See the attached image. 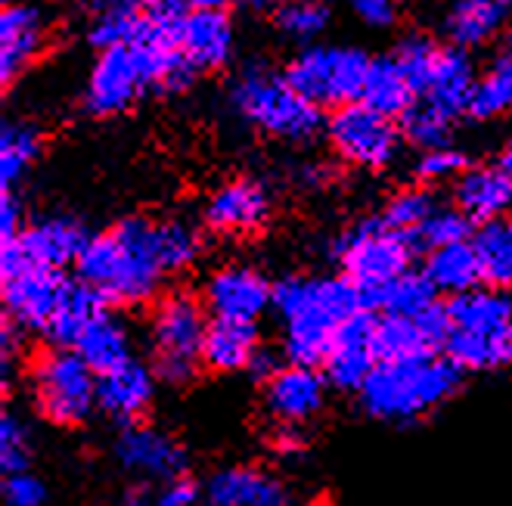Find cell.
Returning a JSON list of instances; mask_svg holds the SVG:
<instances>
[{
	"mask_svg": "<svg viewBox=\"0 0 512 506\" xmlns=\"http://www.w3.org/2000/svg\"><path fill=\"white\" fill-rule=\"evenodd\" d=\"M274 308L283 320V351L292 364H323L339 326L370 308L348 277L283 280L274 286Z\"/></svg>",
	"mask_w": 512,
	"mask_h": 506,
	"instance_id": "6da1fadb",
	"label": "cell"
},
{
	"mask_svg": "<svg viewBox=\"0 0 512 506\" xmlns=\"http://www.w3.org/2000/svg\"><path fill=\"white\" fill-rule=\"evenodd\" d=\"M75 264L84 283L122 305L153 299L162 274H168L159 252V224L146 218H128L112 233L94 236Z\"/></svg>",
	"mask_w": 512,
	"mask_h": 506,
	"instance_id": "7a4b0ae2",
	"label": "cell"
},
{
	"mask_svg": "<svg viewBox=\"0 0 512 506\" xmlns=\"http://www.w3.org/2000/svg\"><path fill=\"white\" fill-rule=\"evenodd\" d=\"M460 379V367L447 354L379 361L360 385V401L382 423H413L450 401V395L460 389Z\"/></svg>",
	"mask_w": 512,
	"mask_h": 506,
	"instance_id": "3957f363",
	"label": "cell"
},
{
	"mask_svg": "<svg viewBox=\"0 0 512 506\" xmlns=\"http://www.w3.org/2000/svg\"><path fill=\"white\" fill-rule=\"evenodd\" d=\"M444 354L472 373L512 367V299L506 289H472L447 302Z\"/></svg>",
	"mask_w": 512,
	"mask_h": 506,
	"instance_id": "277c9868",
	"label": "cell"
},
{
	"mask_svg": "<svg viewBox=\"0 0 512 506\" xmlns=\"http://www.w3.org/2000/svg\"><path fill=\"white\" fill-rule=\"evenodd\" d=\"M230 103L246 122L283 140H308L320 131V106L301 94L286 75L264 66H252L236 78Z\"/></svg>",
	"mask_w": 512,
	"mask_h": 506,
	"instance_id": "5b68a950",
	"label": "cell"
},
{
	"mask_svg": "<svg viewBox=\"0 0 512 506\" xmlns=\"http://www.w3.org/2000/svg\"><path fill=\"white\" fill-rule=\"evenodd\" d=\"M410 258H413V233L395 230L382 218L364 221L339 243L342 271L364 292L367 305L376 292H382L388 283H395L410 271Z\"/></svg>",
	"mask_w": 512,
	"mask_h": 506,
	"instance_id": "8992f818",
	"label": "cell"
},
{
	"mask_svg": "<svg viewBox=\"0 0 512 506\" xmlns=\"http://www.w3.org/2000/svg\"><path fill=\"white\" fill-rule=\"evenodd\" d=\"M32 392L41 416L56 426L84 423L97 404V373L75 348L44 351L32 367Z\"/></svg>",
	"mask_w": 512,
	"mask_h": 506,
	"instance_id": "52a82bcc",
	"label": "cell"
},
{
	"mask_svg": "<svg viewBox=\"0 0 512 506\" xmlns=\"http://www.w3.org/2000/svg\"><path fill=\"white\" fill-rule=\"evenodd\" d=\"M370 63L373 59L357 47L311 44L289 63L286 78L320 109H339L360 100Z\"/></svg>",
	"mask_w": 512,
	"mask_h": 506,
	"instance_id": "ba28073f",
	"label": "cell"
},
{
	"mask_svg": "<svg viewBox=\"0 0 512 506\" xmlns=\"http://www.w3.org/2000/svg\"><path fill=\"white\" fill-rule=\"evenodd\" d=\"M208 320L202 305L190 295H168L159 302L153 314V351H156V373L159 379L180 385L190 382L205 364V333Z\"/></svg>",
	"mask_w": 512,
	"mask_h": 506,
	"instance_id": "9c48e42d",
	"label": "cell"
},
{
	"mask_svg": "<svg viewBox=\"0 0 512 506\" xmlns=\"http://www.w3.org/2000/svg\"><path fill=\"white\" fill-rule=\"evenodd\" d=\"M329 143L348 165L382 168L398 153V128L388 115L357 100L329 118Z\"/></svg>",
	"mask_w": 512,
	"mask_h": 506,
	"instance_id": "30bf717a",
	"label": "cell"
},
{
	"mask_svg": "<svg viewBox=\"0 0 512 506\" xmlns=\"http://www.w3.org/2000/svg\"><path fill=\"white\" fill-rule=\"evenodd\" d=\"M87 233L78 221L72 218H44L35 227L22 230L16 240L4 243V261H0V274H16L19 267L35 264V267H50L59 271L63 264L78 261L84 246H87Z\"/></svg>",
	"mask_w": 512,
	"mask_h": 506,
	"instance_id": "8fae6325",
	"label": "cell"
},
{
	"mask_svg": "<svg viewBox=\"0 0 512 506\" xmlns=\"http://www.w3.org/2000/svg\"><path fill=\"white\" fill-rule=\"evenodd\" d=\"M66 280L50 267L25 264L16 274L4 277V317L19 330H47V323L59 305Z\"/></svg>",
	"mask_w": 512,
	"mask_h": 506,
	"instance_id": "7c38bea8",
	"label": "cell"
},
{
	"mask_svg": "<svg viewBox=\"0 0 512 506\" xmlns=\"http://www.w3.org/2000/svg\"><path fill=\"white\" fill-rule=\"evenodd\" d=\"M376 323L370 308L357 311L354 317H348L339 333L329 345L326 354V379L336 385V389H357L367 382V376L373 373V367L379 364V354H376Z\"/></svg>",
	"mask_w": 512,
	"mask_h": 506,
	"instance_id": "4fadbf2b",
	"label": "cell"
},
{
	"mask_svg": "<svg viewBox=\"0 0 512 506\" xmlns=\"http://www.w3.org/2000/svg\"><path fill=\"white\" fill-rule=\"evenodd\" d=\"M47 13L38 4H7L0 13V84L10 87L44 53Z\"/></svg>",
	"mask_w": 512,
	"mask_h": 506,
	"instance_id": "5bb4252c",
	"label": "cell"
},
{
	"mask_svg": "<svg viewBox=\"0 0 512 506\" xmlns=\"http://www.w3.org/2000/svg\"><path fill=\"white\" fill-rule=\"evenodd\" d=\"M447 339V305H432L416 317L385 314L376 323V354L379 361H410L444 351Z\"/></svg>",
	"mask_w": 512,
	"mask_h": 506,
	"instance_id": "9a60e30c",
	"label": "cell"
},
{
	"mask_svg": "<svg viewBox=\"0 0 512 506\" xmlns=\"http://www.w3.org/2000/svg\"><path fill=\"white\" fill-rule=\"evenodd\" d=\"M326 401V379L314 373L308 364L280 367L267 379L264 404L280 426H305L323 410Z\"/></svg>",
	"mask_w": 512,
	"mask_h": 506,
	"instance_id": "2e32d148",
	"label": "cell"
},
{
	"mask_svg": "<svg viewBox=\"0 0 512 506\" xmlns=\"http://www.w3.org/2000/svg\"><path fill=\"white\" fill-rule=\"evenodd\" d=\"M118 460L128 472H137L149 482H171L180 479L187 469V454L184 448L165 432L153 426H128L118 435Z\"/></svg>",
	"mask_w": 512,
	"mask_h": 506,
	"instance_id": "e0dca14e",
	"label": "cell"
},
{
	"mask_svg": "<svg viewBox=\"0 0 512 506\" xmlns=\"http://www.w3.org/2000/svg\"><path fill=\"white\" fill-rule=\"evenodd\" d=\"M205 305L224 320H258L267 305H274V289L252 267L233 264L218 271L205 286Z\"/></svg>",
	"mask_w": 512,
	"mask_h": 506,
	"instance_id": "ac0fdd59",
	"label": "cell"
},
{
	"mask_svg": "<svg viewBox=\"0 0 512 506\" xmlns=\"http://www.w3.org/2000/svg\"><path fill=\"white\" fill-rule=\"evenodd\" d=\"M270 215L267 190L255 181L224 184L205 205V221L218 233H252Z\"/></svg>",
	"mask_w": 512,
	"mask_h": 506,
	"instance_id": "d6986e66",
	"label": "cell"
},
{
	"mask_svg": "<svg viewBox=\"0 0 512 506\" xmlns=\"http://www.w3.org/2000/svg\"><path fill=\"white\" fill-rule=\"evenodd\" d=\"M153 392H156V376L143 364H137L134 357L97 376V404L122 423L137 420L153 404Z\"/></svg>",
	"mask_w": 512,
	"mask_h": 506,
	"instance_id": "ffe728a7",
	"label": "cell"
},
{
	"mask_svg": "<svg viewBox=\"0 0 512 506\" xmlns=\"http://www.w3.org/2000/svg\"><path fill=\"white\" fill-rule=\"evenodd\" d=\"M180 50L196 72L221 69L233 53V25L224 10H193L180 25Z\"/></svg>",
	"mask_w": 512,
	"mask_h": 506,
	"instance_id": "44dd1931",
	"label": "cell"
},
{
	"mask_svg": "<svg viewBox=\"0 0 512 506\" xmlns=\"http://www.w3.org/2000/svg\"><path fill=\"white\" fill-rule=\"evenodd\" d=\"M212 506H286V488L277 475L255 466H230L208 482Z\"/></svg>",
	"mask_w": 512,
	"mask_h": 506,
	"instance_id": "7402d4cb",
	"label": "cell"
},
{
	"mask_svg": "<svg viewBox=\"0 0 512 506\" xmlns=\"http://www.w3.org/2000/svg\"><path fill=\"white\" fill-rule=\"evenodd\" d=\"M457 208L481 224L506 218L512 208V177L506 168H466L457 177Z\"/></svg>",
	"mask_w": 512,
	"mask_h": 506,
	"instance_id": "603a6c76",
	"label": "cell"
},
{
	"mask_svg": "<svg viewBox=\"0 0 512 506\" xmlns=\"http://www.w3.org/2000/svg\"><path fill=\"white\" fill-rule=\"evenodd\" d=\"M258 326L252 320H224L215 317L205 333V364L218 373L252 370L258 361Z\"/></svg>",
	"mask_w": 512,
	"mask_h": 506,
	"instance_id": "cb8c5ba5",
	"label": "cell"
},
{
	"mask_svg": "<svg viewBox=\"0 0 512 506\" xmlns=\"http://www.w3.org/2000/svg\"><path fill=\"white\" fill-rule=\"evenodd\" d=\"M475 84H478V75H475L472 59L463 53V47L441 50L438 66L429 78V87L423 97L429 106L441 109L450 118H457L460 112H469L472 97H475Z\"/></svg>",
	"mask_w": 512,
	"mask_h": 506,
	"instance_id": "d4e9b609",
	"label": "cell"
},
{
	"mask_svg": "<svg viewBox=\"0 0 512 506\" xmlns=\"http://www.w3.org/2000/svg\"><path fill=\"white\" fill-rule=\"evenodd\" d=\"M106 302L109 299L97 286H90L84 280H75V283L66 280V289H63V295H59V305H56L44 333L59 348H75V342L81 339V333L87 330V326L94 323L100 314H106Z\"/></svg>",
	"mask_w": 512,
	"mask_h": 506,
	"instance_id": "484cf974",
	"label": "cell"
},
{
	"mask_svg": "<svg viewBox=\"0 0 512 506\" xmlns=\"http://www.w3.org/2000/svg\"><path fill=\"white\" fill-rule=\"evenodd\" d=\"M506 10V0H454L447 13V35L463 50L481 47L500 35Z\"/></svg>",
	"mask_w": 512,
	"mask_h": 506,
	"instance_id": "4316f807",
	"label": "cell"
},
{
	"mask_svg": "<svg viewBox=\"0 0 512 506\" xmlns=\"http://www.w3.org/2000/svg\"><path fill=\"white\" fill-rule=\"evenodd\" d=\"M413 84L407 81L404 69L398 66V59H373L364 91H360V103H367L370 109L398 118L413 109Z\"/></svg>",
	"mask_w": 512,
	"mask_h": 506,
	"instance_id": "83f0119b",
	"label": "cell"
},
{
	"mask_svg": "<svg viewBox=\"0 0 512 506\" xmlns=\"http://www.w3.org/2000/svg\"><path fill=\"white\" fill-rule=\"evenodd\" d=\"M423 274L432 280V286L438 292H447L450 299H454V295L478 289V283H485V280H481V264H478V255H475L472 243L432 249Z\"/></svg>",
	"mask_w": 512,
	"mask_h": 506,
	"instance_id": "f1b7e54d",
	"label": "cell"
},
{
	"mask_svg": "<svg viewBox=\"0 0 512 506\" xmlns=\"http://www.w3.org/2000/svg\"><path fill=\"white\" fill-rule=\"evenodd\" d=\"M75 351L90 364V370L100 376L118 364L131 361V339L125 326L106 311L81 333V339L75 342Z\"/></svg>",
	"mask_w": 512,
	"mask_h": 506,
	"instance_id": "f546056e",
	"label": "cell"
},
{
	"mask_svg": "<svg viewBox=\"0 0 512 506\" xmlns=\"http://www.w3.org/2000/svg\"><path fill=\"white\" fill-rule=\"evenodd\" d=\"M472 246L481 264V280L491 289H512V218L481 224Z\"/></svg>",
	"mask_w": 512,
	"mask_h": 506,
	"instance_id": "4dcf8cb0",
	"label": "cell"
},
{
	"mask_svg": "<svg viewBox=\"0 0 512 506\" xmlns=\"http://www.w3.org/2000/svg\"><path fill=\"white\" fill-rule=\"evenodd\" d=\"M435 286L426 274H404L398 277L395 283H388L382 292H376L370 305L382 308V314H395V317H416V314H423L429 311L435 302Z\"/></svg>",
	"mask_w": 512,
	"mask_h": 506,
	"instance_id": "1f68e13d",
	"label": "cell"
},
{
	"mask_svg": "<svg viewBox=\"0 0 512 506\" xmlns=\"http://www.w3.org/2000/svg\"><path fill=\"white\" fill-rule=\"evenodd\" d=\"M469 112L475 118H497L512 112V50H503L478 78Z\"/></svg>",
	"mask_w": 512,
	"mask_h": 506,
	"instance_id": "d6a6232c",
	"label": "cell"
},
{
	"mask_svg": "<svg viewBox=\"0 0 512 506\" xmlns=\"http://www.w3.org/2000/svg\"><path fill=\"white\" fill-rule=\"evenodd\" d=\"M41 153V137L35 128L4 122L0 128V184L4 190H13V184L28 171Z\"/></svg>",
	"mask_w": 512,
	"mask_h": 506,
	"instance_id": "836d02e7",
	"label": "cell"
},
{
	"mask_svg": "<svg viewBox=\"0 0 512 506\" xmlns=\"http://www.w3.org/2000/svg\"><path fill=\"white\" fill-rule=\"evenodd\" d=\"M146 16L140 4H128V0H118L115 7L97 13L94 28H90V44L97 50H112V47H125L134 44L143 35Z\"/></svg>",
	"mask_w": 512,
	"mask_h": 506,
	"instance_id": "e575fe53",
	"label": "cell"
},
{
	"mask_svg": "<svg viewBox=\"0 0 512 506\" xmlns=\"http://www.w3.org/2000/svg\"><path fill=\"white\" fill-rule=\"evenodd\" d=\"M277 25L289 41L311 44L329 25V7L323 0H286L277 10Z\"/></svg>",
	"mask_w": 512,
	"mask_h": 506,
	"instance_id": "d590c367",
	"label": "cell"
},
{
	"mask_svg": "<svg viewBox=\"0 0 512 506\" xmlns=\"http://www.w3.org/2000/svg\"><path fill=\"white\" fill-rule=\"evenodd\" d=\"M199 249H202V236L193 224H187V221L159 224V252L165 261V271H171V274L187 271V267L199 258Z\"/></svg>",
	"mask_w": 512,
	"mask_h": 506,
	"instance_id": "8d00e7d4",
	"label": "cell"
},
{
	"mask_svg": "<svg viewBox=\"0 0 512 506\" xmlns=\"http://www.w3.org/2000/svg\"><path fill=\"white\" fill-rule=\"evenodd\" d=\"M450 122L454 118L444 115L441 109L435 106H413L407 115H404V137L419 146V150H444L450 143Z\"/></svg>",
	"mask_w": 512,
	"mask_h": 506,
	"instance_id": "74e56055",
	"label": "cell"
},
{
	"mask_svg": "<svg viewBox=\"0 0 512 506\" xmlns=\"http://www.w3.org/2000/svg\"><path fill=\"white\" fill-rule=\"evenodd\" d=\"M438 56H441V47L426 38V35H410L398 44V66L404 69L407 81L413 84V91L416 94H426V87H429V78L438 66Z\"/></svg>",
	"mask_w": 512,
	"mask_h": 506,
	"instance_id": "f35d334b",
	"label": "cell"
},
{
	"mask_svg": "<svg viewBox=\"0 0 512 506\" xmlns=\"http://www.w3.org/2000/svg\"><path fill=\"white\" fill-rule=\"evenodd\" d=\"M469 236H472V218L463 215L460 208H435V212L429 215V221L416 230V240L429 249L469 243Z\"/></svg>",
	"mask_w": 512,
	"mask_h": 506,
	"instance_id": "ab89813d",
	"label": "cell"
},
{
	"mask_svg": "<svg viewBox=\"0 0 512 506\" xmlns=\"http://www.w3.org/2000/svg\"><path fill=\"white\" fill-rule=\"evenodd\" d=\"M432 212H435V199L426 190H401L398 196L388 199L382 221L391 224L395 230H404V233L416 236V230L429 221Z\"/></svg>",
	"mask_w": 512,
	"mask_h": 506,
	"instance_id": "60d3db41",
	"label": "cell"
},
{
	"mask_svg": "<svg viewBox=\"0 0 512 506\" xmlns=\"http://www.w3.org/2000/svg\"><path fill=\"white\" fill-rule=\"evenodd\" d=\"M28 460H32V438L19 416L4 413L0 416V469L4 475L25 472Z\"/></svg>",
	"mask_w": 512,
	"mask_h": 506,
	"instance_id": "b9f144b4",
	"label": "cell"
},
{
	"mask_svg": "<svg viewBox=\"0 0 512 506\" xmlns=\"http://www.w3.org/2000/svg\"><path fill=\"white\" fill-rule=\"evenodd\" d=\"M466 171V159L444 146V150H426L416 162V177L426 184H438V181H450V177H460Z\"/></svg>",
	"mask_w": 512,
	"mask_h": 506,
	"instance_id": "7bdbcfd3",
	"label": "cell"
},
{
	"mask_svg": "<svg viewBox=\"0 0 512 506\" xmlns=\"http://www.w3.org/2000/svg\"><path fill=\"white\" fill-rule=\"evenodd\" d=\"M4 500L7 506H44L47 500V488L38 475L32 472H13L4 475Z\"/></svg>",
	"mask_w": 512,
	"mask_h": 506,
	"instance_id": "ee69618b",
	"label": "cell"
},
{
	"mask_svg": "<svg viewBox=\"0 0 512 506\" xmlns=\"http://www.w3.org/2000/svg\"><path fill=\"white\" fill-rule=\"evenodd\" d=\"M140 10H143L146 22L180 28L196 7H193V0H140Z\"/></svg>",
	"mask_w": 512,
	"mask_h": 506,
	"instance_id": "f6af8a7d",
	"label": "cell"
},
{
	"mask_svg": "<svg viewBox=\"0 0 512 506\" xmlns=\"http://www.w3.org/2000/svg\"><path fill=\"white\" fill-rule=\"evenodd\" d=\"M398 4L401 0H351L354 13L373 28H388L398 19Z\"/></svg>",
	"mask_w": 512,
	"mask_h": 506,
	"instance_id": "bcb514c9",
	"label": "cell"
},
{
	"mask_svg": "<svg viewBox=\"0 0 512 506\" xmlns=\"http://www.w3.org/2000/svg\"><path fill=\"white\" fill-rule=\"evenodd\" d=\"M196 500H199L196 485L187 482L184 475H180V479H171V482H162V488H156V506H199Z\"/></svg>",
	"mask_w": 512,
	"mask_h": 506,
	"instance_id": "7dc6e473",
	"label": "cell"
},
{
	"mask_svg": "<svg viewBox=\"0 0 512 506\" xmlns=\"http://www.w3.org/2000/svg\"><path fill=\"white\" fill-rule=\"evenodd\" d=\"M22 233V205L16 202L13 190H4V202H0V236L7 240H16Z\"/></svg>",
	"mask_w": 512,
	"mask_h": 506,
	"instance_id": "c3c4849f",
	"label": "cell"
},
{
	"mask_svg": "<svg viewBox=\"0 0 512 506\" xmlns=\"http://www.w3.org/2000/svg\"><path fill=\"white\" fill-rule=\"evenodd\" d=\"M122 506H156V488L149 485H137L125 494Z\"/></svg>",
	"mask_w": 512,
	"mask_h": 506,
	"instance_id": "681fc988",
	"label": "cell"
},
{
	"mask_svg": "<svg viewBox=\"0 0 512 506\" xmlns=\"http://www.w3.org/2000/svg\"><path fill=\"white\" fill-rule=\"evenodd\" d=\"M78 4H81L84 10H94V13H103V10L115 7V4H118V0H78Z\"/></svg>",
	"mask_w": 512,
	"mask_h": 506,
	"instance_id": "f907efd6",
	"label": "cell"
},
{
	"mask_svg": "<svg viewBox=\"0 0 512 506\" xmlns=\"http://www.w3.org/2000/svg\"><path fill=\"white\" fill-rule=\"evenodd\" d=\"M233 0H193L196 10H227Z\"/></svg>",
	"mask_w": 512,
	"mask_h": 506,
	"instance_id": "816d5d0a",
	"label": "cell"
},
{
	"mask_svg": "<svg viewBox=\"0 0 512 506\" xmlns=\"http://www.w3.org/2000/svg\"><path fill=\"white\" fill-rule=\"evenodd\" d=\"M243 4H246L249 10H258V13H264V10H274V7H283L280 0H243Z\"/></svg>",
	"mask_w": 512,
	"mask_h": 506,
	"instance_id": "f5cc1de1",
	"label": "cell"
},
{
	"mask_svg": "<svg viewBox=\"0 0 512 506\" xmlns=\"http://www.w3.org/2000/svg\"><path fill=\"white\" fill-rule=\"evenodd\" d=\"M500 168H506V174L512 177V140L506 143V150H503V159H500Z\"/></svg>",
	"mask_w": 512,
	"mask_h": 506,
	"instance_id": "db71d44e",
	"label": "cell"
},
{
	"mask_svg": "<svg viewBox=\"0 0 512 506\" xmlns=\"http://www.w3.org/2000/svg\"><path fill=\"white\" fill-rule=\"evenodd\" d=\"M506 50H512V35H509V44H506Z\"/></svg>",
	"mask_w": 512,
	"mask_h": 506,
	"instance_id": "11a10c76",
	"label": "cell"
},
{
	"mask_svg": "<svg viewBox=\"0 0 512 506\" xmlns=\"http://www.w3.org/2000/svg\"><path fill=\"white\" fill-rule=\"evenodd\" d=\"M506 4H509V10H512V0H506Z\"/></svg>",
	"mask_w": 512,
	"mask_h": 506,
	"instance_id": "9f6ffc18",
	"label": "cell"
},
{
	"mask_svg": "<svg viewBox=\"0 0 512 506\" xmlns=\"http://www.w3.org/2000/svg\"><path fill=\"white\" fill-rule=\"evenodd\" d=\"M199 506H212V503H199Z\"/></svg>",
	"mask_w": 512,
	"mask_h": 506,
	"instance_id": "6f0895ef",
	"label": "cell"
}]
</instances>
